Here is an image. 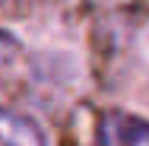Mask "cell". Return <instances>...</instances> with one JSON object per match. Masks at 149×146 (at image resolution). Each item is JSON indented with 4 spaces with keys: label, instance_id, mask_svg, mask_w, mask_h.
<instances>
[{
    "label": "cell",
    "instance_id": "6da1fadb",
    "mask_svg": "<svg viewBox=\"0 0 149 146\" xmlns=\"http://www.w3.org/2000/svg\"><path fill=\"white\" fill-rule=\"evenodd\" d=\"M95 143L98 146H149V121L130 111H102L95 121Z\"/></svg>",
    "mask_w": 149,
    "mask_h": 146
},
{
    "label": "cell",
    "instance_id": "7a4b0ae2",
    "mask_svg": "<svg viewBox=\"0 0 149 146\" xmlns=\"http://www.w3.org/2000/svg\"><path fill=\"white\" fill-rule=\"evenodd\" d=\"M0 146H48V140L29 115L0 105Z\"/></svg>",
    "mask_w": 149,
    "mask_h": 146
},
{
    "label": "cell",
    "instance_id": "3957f363",
    "mask_svg": "<svg viewBox=\"0 0 149 146\" xmlns=\"http://www.w3.org/2000/svg\"><path fill=\"white\" fill-rule=\"evenodd\" d=\"M16 51H19L16 38H13L10 32H0V64H6L10 57H16Z\"/></svg>",
    "mask_w": 149,
    "mask_h": 146
},
{
    "label": "cell",
    "instance_id": "277c9868",
    "mask_svg": "<svg viewBox=\"0 0 149 146\" xmlns=\"http://www.w3.org/2000/svg\"><path fill=\"white\" fill-rule=\"evenodd\" d=\"M6 3H16V0H0V6H6Z\"/></svg>",
    "mask_w": 149,
    "mask_h": 146
}]
</instances>
